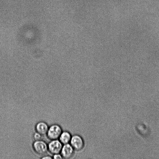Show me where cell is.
Masks as SVG:
<instances>
[{"label":"cell","instance_id":"cell-1","mask_svg":"<svg viewBox=\"0 0 159 159\" xmlns=\"http://www.w3.org/2000/svg\"><path fill=\"white\" fill-rule=\"evenodd\" d=\"M61 126L56 124H53L49 127L47 133L48 138L50 140L58 139L62 132Z\"/></svg>","mask_w":159,"mask_h":159},{"label":"cell","instance_id":"cell-6","mask_svg":"<svg viewBox=\"0 0 159 159\" xmlns=\"http://www.w3.org/2000/svg\"><path fill=\"white\" fill-rule=\"evenodd\" d=\"M49 126L48 124L43 121H40L38 122L35 126L36 131L43 135L47 134Z\"/></svg>","mask_w":159,"mask_h":159},{"label":"cell","instance_id":"cell-9","mask_svg":"<svg viewBox=\"0 0 159 159\" xmlns=\"http://www.w3.org/2000/svg\"><path fill=\"white\" fill-rule=\"evenodd\" d=\"M52 157V158L55 159H59L63 158L61 155L60 153L53 154Z\"/></svg>","mask_w":159,"mask_h":159},{"label":"cell","instance_id":"cell-3","mask_svg":"<svg viewBox=\"0 0 159 159\" xmlns=\"http://www.w3.org/2000/svg\"><path fill=\"white\" fill-rule=\"evenodd\" d=\"M48 145V151L53 155L60 153L63 145L58 139L51 140Z\"/></svg>","mask_w":159,"mask_h":159},{"label":"cell","instance_id":"cell-10","mask_svg":"<svg viewBox=\"0 0 159 159\" xmlns=\"http://www.w3.org/2000/svg\"><path fill=\"white\" fill-rule=\"evenodd\" d=\"M41 158L42 159H52V157L50 156H43Z\"/></svg>","mask_w":159,"mask_h":159},{"label":"cell","instance_id":"cell-2","mask_svg":"<svg viewBox=\"0 0 159 159\" xmlns=\"http://www.w3.org/2000/svg\"><path fill=\"white\" fill-rule=\"evenodd\" d=\"M32 148L34 151L39 155H43L48 151V145L41 140L35 141L32 144Z\"/></svg>","mask_w":159,"mask_h":159},{"label":"cell","instance_id":"cell-8","mask_svg":"<svg viewBox=\"0 0 159 159\" xmlns=\"http://www.w3.org/2000/svg\"><path fill=\"white\" fill-rule=\"evenodd\" d=\"M42 136L40 134L36 132L33 134V138L34 141H38L41 140Z\"/></svg>","mask_w":159,"mask_h":159},{"label":"cell","instance_id":"cell-5","mask_svg":"<svg viewBox=\"0 0 159 159\" xmlns=\"http://www.w3.org/2000/svg\"><path fill=\"white\" fill-rule=\"evenodd\" d=\"M74 150L70 144H64L60 153L63 158L69 159L71 158L73 155Z\"/></svg>","mask_w":159,"mask_h":159},{"label":"cell","instance_id":"cell-7","mask_svg":"<svg viewBox=\"0 0 159 159\" xmlns=\"http://www.w3.org/2000/svg\"><path fill=\"white\" fill-rule=\"evenodd\" d=\"M71 136L67 131L62 132L58 139L63 145L69 143L71 140Z\"/></svg>","mask_w":159,"mask_h":159},{"label":"cell","instance_id":"cell-4","mask_svg":"<svg viewBox=\"0 0 159 159\" xmlns=\"http://www.w3.org/2000/svg\"><path fill=\"white\" fill-rule=\"evenodd\" d=\"M70 143L74 150L76 151L81 150L84 145L82 138L77 135H75L72 137Z\"/></svg>","mask_w":159,"mask_h":159}]
</instances>
